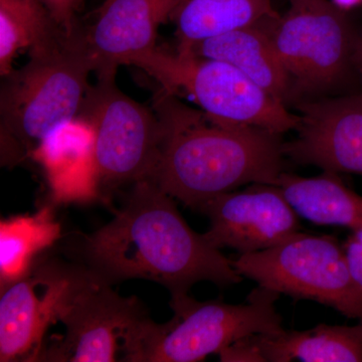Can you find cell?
Here are the masks:
<instances>
[{"label": "cell", "instance_id": "obj_1", "mask_svg": "<svg viewBox=\"0 0 362 362\" xmlns=\"http://www.w3.org/2000/svg\"><path fill=\"white\" fill-rule=\"evenodd\" d=\"M77 254L78 265L108 284L143 279L171 297L188 294L202 281L226 287L244 278L204 233L190 228L173 197L147 180L134 183L110 223L80 240Z\"/></svg>", "mask_w": 362, "mask_h": 362}, {"label": "cell", "instance_id": "obj_2", "mask_svg": "<svg viewBox=\"0 0 362 362\" xmlns=\"http://www.w3.org/2000/svg\"><path fill=\"white\" fill-rule=\"evenodd\" d=\"M158 99L160 148L147 180L162 192L199 211L243 185H278L285 157L280 134L216 120L165 92Z\"/></svg>", "mask_w": 362, "mask_h": 362}, {"label": "cell", "instance_id": "obj_3", "mask_svg": "<svg viewBox=\"0 0 362 362\" xmlns=\"http://www.w3.org/2000/svg\"><path fill=\"white\" fill-rule=\"evenodd\" d=\"M95 69L87 33L78 28L30 52L25 66L4 77L0 114L6 141L35 153L54 131L73 122Z\"/></svg>", "mask_w": 362, "mask_h": 362}, {"label": "cell", "instance_id": "obj_4", "mask_svg": "<svg viewBox=\"0 0 362 362\" xmlns=\"http://www.w3.org/2000/svg\"><path fill=\"white\" fill-rule=\"evenodd\" d=\"M130 65L146 71L163 92L187 98L216 120L280 135L299 124L298 114L225 62L156 47Z\"/></svg>", "mask_w": 362, "mask_h": 362}, {"label": "cell", "instance_id": "obj_5", "mask_svg": "<svg viewBox=\"0 0 362 362\" xmlns=\"http://www.w3.org/2000/svg\"><path fill=\"white\" fill-rule=\"evenodd\" d=\"M262 26L290 78L291 102L323 98L356 76L354 59L361 37L346 11L330 0L290 2L284 16Z\"/></svg>", "mask_w": 362, "mask_h": 362}, {"label": "cell", "instance_id": "obj_6", "mask_svg": "<svg viewBox=\"0 0 362 362\" xmlns=\"http://www.w3.org/2000/svg\"><path fill=\"white\" fill-rule=\"evenodd\" d=\"M280 294L258 286L246 304L171 297L175 312L165 324L150 321L132 362H197L256 333L284 329L275 308Z\"/></svg>", "mask_w": 362, "mask_h": 362}, {"label": "cell", "instance_id": "obj_7", "mask_svg": "<svg viewBox=\"0 0 362 362\" xmlns=\"http://www.w3.org/2000/svg\"><path fill=\"white\" fill-rule=\"evenodd\" d=\"M242 277L296 300H311L362 322V287L333 235L299 233L265 251L232 259Z\"/></svg>", "mask_w": 362, "mask_h": 362}, {"label": "cell", "instance_id": "obj_8", "mask_svg": "<svg viewBox=\"0 0 362 362\" xmlns=\"http://www.w3.org/2000/svg\"><path fill=\"white\" fill-rule=\"evenodd\" d=\"M151 320L137 298L120 296L82 267L59 316L65 335L52 338L37 361L131 362Z\"/></svg>", "mask_w": 362, "mask_h": 362}, {"label": "cell", "instance_id": "obj_9", "mask_svg": "<svg viewBox=\"0 0 362 362\" xmlns=\"http://www.w3.org/2000/svg\"><path fill=\"white\" fill-rule=\"evenodd\" d=\"M116 74L97 76L78 115L92 130L99 187L147 180L160 148L156 112L124 94L117 87Z\"/></svg>", "mask_w": 362, "mask_h": 362}, {"label": "cell", "instance_id": "obj_10", "mask_svg": "<svg viewBox=\"0 0 362 362\" xmlns=\"http://www.w3.org/2000/svg\"><path fill=\"white\" fill-rule=\"evenodd\" d=\"M81 271L78 264L42 261L1 289L0 361H37L45 332L59 322Z\"/></svg>", "mask_w": 362, "mask_h": 362}, {"label": "cell", "instance_id": "obj_11", "mask_svg": "<svg viewBox=\"0 0 362 362\" xmlns=\"http://www.w3.org/2000/svg\"><path fill=\"white\" fill-rule=\"evenodd\" d=\"M211 221L204 233L216 249L242 254L265 251L302 232L299 214L279 185L252 183L218 195L199 209Z\"/></svg>", "mask_w": 362, "mask_h": 362}, {"label": "cell", "instance_id": "obj_12", "mask_svg": "<svg viewBox=\"0 0 362 362\" xmlns=\"http://www.w3.org/2000/svg\"><path fill=\"white\" fill-rule=\"evenodd\" d=\"M297 136L284 156L302 165L362 175V90L297 104Z\"/></svg>", "mask_w": 362, "mask_h": 362}, {"label": "cell", "instance_id": "obj_13", "mask_svg": "<svg viewBox=\"0 0 362 362\" xmlns=\"http://www.w3.org/2000/svg\"><path fill=\"white\" fill-rule=\"evenodd\" d=\"M185 0H105L87 33L97 76L117 73L156 49L161 25L175 18Z\"/></svg>", "mask_w": 362, "mask_h": 362}, {"label": "cell", "instance_id": "obj_14", "mask_svg": "<svg viewBox=\"0 0 362 362\" xmlns=\"http://www.w3.org/2000/svg\"><path fill=\"white\" fill-rule=\"evenodd\" d=\"M226 362H362V322L256 333L221 352Z\"/></svg>", "mask_w": 362, "mask_h": 362}, {"label": "cell", "instance_id": "obj_15", "mask_svg": "<svg viewBox=\"0 0 362 362\" xmlns=\"http://www.w3.org/2000/svg\"><path fill=\"white\" fill-rule=\"evenodd\" d=\"M188 52L230 64L274 99L286 106L291 103L290 78L262 25L202 40Z\"/></svg>", "mask_w": 362, "mask_h": 362}, {"label": "cell", "instance_id": "obj_16", "mask_svg": "<svg viewBox=\"0 0 362 362\" xmlns=\"http://www.w3.org/2000/svg\"><path fill=\"white\" fill-rule=\"evenodd\" d=\"M73 122L54 131L33 153L47 168L54 199L59 202L85 201L99 189L92 130L84 122L83 127L73 126Z\"/></svg>", "mask_w": 362, "mask_h": 362}, {"label": "cell", "instance_id": "obj_17", "mask_svg": "<svg viewBox=\"0 0 362 362\" xmlns=\"http://www.w3.org/2000/svg\"><path fill=\"white\" fill-rule=\"evenodd\" d=\"M287 201L301 218L319 226L362 228V197L347 187L338 173L324 171L315 177L283 173L278 180Z\"/></svg>", "mask_w": 362, "mask_h": 362}, {"label": "cell", "instance_id": "obj_18", "mask_svg": "<svg viewBox=\"0 0 362 362\" xmlns=\"http://www.w3.org/2000/svg\"><path fill=\"white\" fill-rule=\"evenodd\" d=\"M272 0H185L176 13L177 49L276 18Z\"/></svg>", "mask_w": 362, "mask_h": 362}, {"label": "cell", "instance_id": "obj_19", "mask_svg": "<svg viewBox=\"0 0 362 362\" xmlns=\"http://www.w3.org/2000/svg\"><path fill=\"white\" fill-rule=\"evenodd\" d=\"M61 237V226L51 209L33 216H14L0 223V285L1 289L25 278L33 262Z\"/></svg>", "mask_w": 362, "mask_h": 362}, {"label": "cell", "instance_id": "obj_20", "mask_svg": "<svg viewBox=\"0 0 362 362\" xmlns=\"http://www.w3.org/2000/svg\"><path fill=\"white\" fill-rule=\"evenodd\" d=\"M65 33L59 28L42 0L0 1V74L13 71L21 49L30 52L52 44Z\"/></svg>", "mask_w": 362, "mask_h": 362}, {"label": "cell", "instance_id": "obj_21", "mask_svg": "<svg viewBox=\"0 0 362 362\" xmlns=\"http://www.w3.org/2000/svg\"><path fill=\"white\" fill-rule=\"evenodd\" d=\"M51 13L54 23L65 33L77 30L76 13L82 6L83 0H42Z\"/></svg>", "mask_w": 362, "mask_h": 362}, {"label": "cell", "instance_id": "obj_22", "mask_svg": "<svg viewBox=\"0 0 362 362\" xmlns=\"http://www.w3.org/2000/svg\"><path fill=\"white\" fill-rule=\"evenodd\" d=\"M343 249L352 276L362 287V228L352 230Z\"/></svg>", "mask_w": 362, "mask_h": 362}, {"label": "cell", "instance_id": "obj_23", "mask_svg": "<svg viewBox=\"0 0 362 362\" xmlns=\"http://www.w3.org/2000/svg\"><path fill=\"white\" fill-rule=\"evenodd\" d=\"M335 6L338 8L342 9L343 11H352V9L356 8V7L361 6L362 4V0H330Z\"/></svg>", "mask_w": 362, "mask_h": 362}, {"label": "cell", "instance_id": "obj_24", "mask_svg": "<svg viewBox=\"0 0 362 362\" xmlns=\"http://www.w3.org/2000/svg\"><path fill=\"white\" fill-rule=\"evenodd\" d=\"M354 66H356L357 78L361 82L362 90V37L361 42H359L358 47H357Z\"/></svg>", "mask_w": 362, "mask_h": 362}, {"label": "cell", "instance_id": "obj_25", "mask_svg": "<svg viewBox=\"0 0 362 362\" xmlns=\"http://www.w3.org/2000/svg\"><path fill=\"white\" fill-rule=\"evenodd\" d=\"M296 1V0H289V2Z\"/></svg>", "mask_w": 362, "mask_h": 362}]
</instances>
